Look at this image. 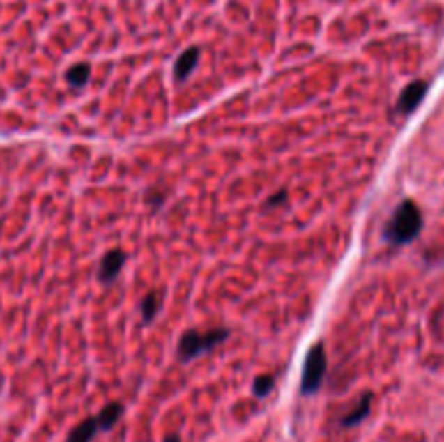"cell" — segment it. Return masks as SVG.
Masks as SVG:
<instances>
[{"mask_svg": "<svg viewBox=\"0 0 444 442\" xmlns=\"http://www.w3.org/2000/svg\"><path fill=\"white\" fill-rule=\"evenodd\" d=\"M286 199V193H277V195H271L269 199H267V206L271 208V206H280V202H284Z\"/></svg>", "mask_w": 444, "mask_h": 442, "instance_id": "4fadbf2b", "label": "cell"}, {"mask_svg": "<svg viewBox=\"0 0 444 442\" xmlns=\"http://www.w3.org/2000/svg\"><path fill=\"white\" fill-rule=\"evenodd\" d=\"M422 228V215L418 211V206L410 199H406L392 215V219L386 226V238L395 245H406L414 236H418Z\"/></svg>", "mask_w": 444, "mask_h": 442, "instance_id": "6da1fadb", "label": "cell"}, {"mask_svg": "<svg viewBox=\"0 0 444 442\" xmlns=\"http://www.w3.org/2000/svg\"><path fill=\"white\" fill-rule=\"evenodd\" d=\"M427 89H429V85L425 83V80H416V83L408 85L406 89H403L401 98H399V111H401L403 115L412 113V111L420 105V100L425 98Z\"/></svg>", "mask_w": 444, "mask_h": 442, "instance_id": "277c9868", "label": "cell"}, {"mask_svg": "<svg viewBox=\"0 0 444 442\" xmlns=\"http://www.w3.org/2000/svg\"><path fill=\"white\" fill-rule=\"evenodd\" d=\"M228 338V332L226 330H213L208 334H197V332H187L183 338H180V347H178V353L183 360H191L199 353L204 351H210L215 345L224 343V340Z\"/></svg>", "mask_w": 444, "mask_h": 442, "instance_id": "7a4b0ae2", "label": "cell"}, {"mask_svg": "<svg viewBox=\"0 0 444 442\" xmlns=\"http://www.w3.org/2000/svg\"><path fill=\"white\" fill-rule=\"evenodd\" d=\"M165 442H178V438H176V436H171V438H167Z\"/></svg>", "mask_w": 444, "mask_h": 442, "instance_id": "5bb4252c", "label": "cell"}, {"mask_svg": "<svg viewBox=\"0 0 444 442\" xmlns=\"http://www.w3.org/2000/svg\"><path fill=\"white\" fill-rule=\"evenodd\" d=\"M273 377L271 375H262V377H258L256 381H254V395H258V397H267L269 393H271V388H273Z\"/></svg>", "mask_w": 444, "mask_h": 442, "instance_id": "7c38bea8", "label": "cell"}, {"mask_svg": "<svg viewBox=\"0 0 444 442\" xmlns=\"http://www.w3.org/2000/svg\"><path fill=\"white\" fill-rule=\"evenodd\" d=\"M89 76H91V68H89V66H85V63H78V66L70 68V70H68V74H66L68 83H70L74 89L85 87V83L89 80Z\"/></svg>", "mask_w": 444, "mask_h": 442, "instance_id": "30bf717a", "label": "cell"}, {"mask_svg": "<svg viewBox=\"0 0 444 442\" xmlns=\"http://www.w3.org/2000/svg\"><path fill=\"white\" fill-rule=\"evenodd\" d=\"M124 260H126L124 252H119V250L109 252L102 260V265H100V280H102V282H113L119 269L124 267Z\"/></svg>", "mask_w": 444, "mask_h": 442, "instance_id": "5b68a950", "label": "cell"}, {"mask_svg": "<svg viewBox=\"0 0 444 442\" xmlns=\"http://www.w3.org/2000/svg\"><path fill=\"white\" fill-rule=\"evenodd\" d=\"M119 416H122V406L119 404H109L102 412L98 414V427L100 429H111L117 420H119Z\"/></svg>", "mask_w": 444, "mask_h": 442, "instance_id": "ba28073f", "label": "cell"}, {"mask_svg": "<svg viewBox=\"0 0 444 442\" xmlns=\"http://www.w3.org/2000/svg\"><path fill=\"white\" fill-rule=\"evenodd\" d=\"M98 429H100L98 420L95 418H87V420H83V423L72 429V434L68 436V442H91V438L95 436Z\"/></svg>", "mask_w": 444, "mask_h": 442, "instance_id": "52a82bcc", "label": "cell"}, {"mask_svg": "<svg viewBox=\"0 0 444 442\" xmlns=\"http://www.w3.org/2000/svg\"><path fill=\"white\" fill-rule=\"evenodd\" d=\"M160 301H163V295H160V293H150L144 301H141V310H144V319L146 321H152L158 314Z\"/></svg>", "mask_w": 444, "mask_h": 442, "instance_id": "8fae6325", "label": "cell"}, {"mask_svg": "<svg viewBox=\"0 0 444 442\" xmlns=\"http://www.w3.org/2000/svg\"><path fill=\"white\" fill-rule=\"evenodd\" d=\"M323 375H326V351H323V345H314L308 351L304 373H301V393H314L321 386Z\"/></svg>", "mask_w": 444, "mask_h": 442, "instance_id": "3957f363", "label": "cell"}, {"mask_svg": "<svg viewBox=\"0 0 444 442\" xmlns=\"http://www.w3.org/2000/svg\"><path fill=\"white\" fill-rule=\"evenodd\" d=\"M369 410H371V395H365V397L360 399V404L353 408V412H351V414H347L345 418H342V425H345V427L358 425L360 420L369 414Z\"/></svg>", "mask_w": 444, "mask_h": 442, "instance_id": "9c48e42d", "label": "cell"}, {"mask_svg": "<svg viewBox=\"0 0 444 442\" xmlns=\"http://www.w3.org/2000/svg\"><path fill=\"white\" fill-rule=\"evenodd\" d=\"M197 61H199V48H189V50H185L183 54H180L178 61H176V66H174V76H176V80H185V78L195 70Z\"/></svg>", "mask_w": 444, "mask_h": 442, "instance_id": "8992f818", "label": "cell"}]
</instances>
